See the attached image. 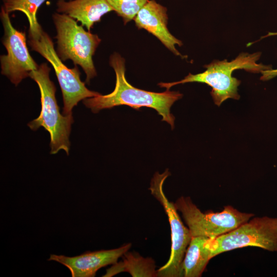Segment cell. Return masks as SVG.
Here are the masks:
<instances>
[{
    "label": "cell",
    "mask_w": 277,
    "mask_h": 277,
    "mask_svg": "<svg viewBox=\"0 0 277 277\" xmlns=\"http://www.w3.org/2000/svg\"><path fill=\"white\" fill-rule=\"evenodd\" d=\"M261 54V53L259 52L252 54L242 52L230 62L227 60H214L210 64L204 66L206 70L203 72L196 74L189 73L180 81L160 83L158 85L169 90L171 87L177 84L190 82L205 83L212 88L210 93L213 100L217 106H220L228 98H240L238 87L241 81L232 77L233 71L244 69L250 72L263 73L265 71L272 69L270 66L256 63Z\"/></svg>",
    "instance_id": "cell-2"
},
{
    "label": "cell",
    "mask_w": 277,
    "mask_h": 277,
    "mask_svg": "<svg viewBox=\"0 0 277 277\" xmlns=\"http://www.w3.org/2000/svg\"><path fill=\"white\" fill-rule=\"evenodd\" d=\"M123 261L116 262L107 270L103 276H112L121 272H128L132 276H157L155 262L151 258H145L137 253L126 252Z\"/></svg>",
    "instance_id": "cell-14"
},
{
    "label": "cell",
    "mask_w": 277,
    "mask_h": 277,
    "mask_svg": "<svg viewBox=\"0 0 277 277\" xmlns=\"http://www.w3.org/2000/svg\"><path fill=\"white\" fill-rule=\"evenodd\" d=\"M131 247V244L128 243L117 248L87 252L73 257L51 254L48 260L67 267L72 277H93L100 268L116 263Z\"/></svg>",
    "instance_id": "cell-10"
},
{
    "label": "cell",
    "mask_w": 277,
    "mask_h": 277,
    "mask_svg": "<svg viewBox=\"0 0 277 277\" xmlns=\"http://www.w3.org/2000/svg\"><path fill=\"white\" fill-rule=\"evenodd\" d=\"M149 0H107L125 24L133 19Z\"/></svg>",
    "instance_id": "cell-16"
},
{
    "label": "cell",
    "mask_w": 277,
    "mask_h": 277,
    "mask_svg": "<svg viewBox=\"0 0 277 277\" xmlns=\"http://www.w3.org/2000/svg\"><path fill=\"white\" fill-rule=\"evenodd\" d=\"M50 68L42 63L36 70L30 73L29 77L37 84L41 93V111L39 116L28 124L32 130L44 127L50 135V153L54 154L64 150L69 154V135L73 122L72 114L62 115L55 97L56 87L50 80Z\"/></svg>",
    "instance_id": "cell-3"
},
{
    "label": "cell",
    "mask_w": 277,
    "mask_h": 277,
    "mask_svg": "<svg viewBox=\"0 0 277 277\" xmlns=\"http://www.w3.org/2000/svg\"><path fill=\"white\" fill-rule=\"evenodd\" d=\"M109 64L116 75L115 86L113 91L106 95L87 98L83 104L94 113L104 109L126 105L135 110L146 107L155 109L162 116V121L168 123L173 129L174 116L170 113L173 103L181 98L183 94L179 91L166 90L154 92L135 88L128 82L125 76V61L117 53L112 54Z\"/></svg>",
    "instance_id": "cell-1"
},
{
    "label": "cell",
    "mask_w": 277,
    "mask_h": 277,
    "mask_svg": "<svg viewBox=\"0 0 277 277\" xmlns=\"http://www.w3.org/2000/svg\"><path fill=\"white\" fill-rule=\"evenodd\" d=\"M46 0H3V7L8 12L18 11L26 16L29 24V31H34L41 26L38 24L36 13Z\"/></svg>",
    "instance_id": "cell-15"
},
{
    "label": "cell",
    "mask_w": 277,
    "mask_h": 277,
    "mask_svg": "<svg viewBox=\"0 0 277 277\" xmlns=\"http://www.w3.org/2000/svg\"><path fill=\"white\" fill-rule=\"evenodd\" d=\"M212 258L221 253L248 246L277 251V217H255L236 228L206 242Z\"/></svg>",
    "instance_id": "cell-6"
},
{
    "label": "cell",
    "mask_w": 277,
    "mask_h": 277,
    "mask_svg": "<svg viewBox=\"0 0 277 277\" xmlns=\"http://www.w3.org/2000/svg\"><path fill=\"white\" fill-rule=\"evenodd\" d=\"M167 8L150 0L141 9L133 19L138 29H144L155 36L161 43L175 55L184 58L176 49L175 45L181 46L182 42L172 35L168 27Z\"/></svg>",
    "instance_id": "cell-11"
},
{
    "label": "cell",
    "mask_w": 277,
    "mask_h": 277,
    "mask_svg": "<svg viewBox=\"0 0 277 277\" xmlns=\"http://www.w3.org/2000/svg\"><path fill=\"white\" fill-rule=\"evenodd\" d=\"M28 38V43L32 50L46 58L55 71L63 95L64 115L72 114L73 108L80 101L100 94L85 86L76 66L69 68L63 63L54 49L52 40L41 26L36 31H29Z\"/></svg>",
    "instance_id": "cell-5"
},
{
    "label": "cell",
    "mask_w": 277,
    "mask_h": 277,
    "mask_svg": "<svg viewBox=\"0 0 277 277\" xmlns=\"http://www.w3.org/2000/svg\"><path fill=\"white\" fill-rule=\"evenodd\" d=\"M1 19L4 30L2 43L7 51L6 54L0 56L1 73L17 86L29 77L30 73L36 70L38 65L29 52L25 33L13 26L9 13L3 7Z\"/></svg>",
    "instance_id": "cell-9"
},
{
    "label": "cell",
    "mask_w": 277,
    "mask_h": 277,
    "mask_svg": "<svg viewBox=\"0 0 277 277\" xmlns=\"http://www.w3.org/2000/svg\"><path fill=\"white\" fill-rule=\"evenodd\" d=\"M56 6L57 12L80 22L89 31L104 15L114 11L107 0H58Z\"/></svg>",
    "instance_id": "cell-12"
},
{
    "label": "cell",
    "mask_w": 277,
    "mask_h": 277,
    "mask_svg": "<svg viewBox=\"0 0 277 277\" xmlns=\"http://www.w3.org/2000/svg\"><path fill=\"white\" fill-rule=\"evenodd\" d=\"M209 238L192 236L186 250L181 268V276L199 277L212 258L210 250L206 245Z\"/></svg>",
    "instance_id": "cell-13"
},
{
    "label": "cell",
    "mask_w": 277,
    "mask_h": 277,
    "mask_svg": "<svg viewBox=\"0 0 277 277\" xmlns=\"http://www.w3.org/2000/svg\"><path fill=\"white\" fill-rule=\"evenodd\" d=\"M174 205L182 213L192 237L216 238L236 228L254 215L241 212L230 205L220 212L203 213L189 197H179Z\"/></svg>",
    "instance_id": "cell-7"
},
{
    "label": "cell",
    "mask_w": 277,
    "mask_h": 277,
    "mask_svg": "<svg viewBox=\"0 0 277 277\" xmlns=\"http://www.w3.org/2000/svg\"><path fill=\"white\" fill-rule=\"evenodd\" d=\"M170 175L168 169L163 173L156 172L149 188L151 194L163 207L171 230L170 255L167 263L157 270L159 277H181V265L192 238L190 230L183 223L174 203L169 201L164 192V183Z\"/></svg>",
    "instance_id": "cell-8"
},
{
    "label": "cell",
    "mask_w": 277,
    "mask_h": 277,
    "mask_svg": "<svg viewBox=\"0 0 277 277\" xmlns=\"http://www.w3.org/2000/svg\"><path fill=\"white\" fill-rule=\"evenodd\" d=\"M52 18L57 33V55L63 61L70 60L75 66H80L89 84L97 75L92 57L101 39L97 34L86 31L75 19L66 14L55 13Z\"/></svg>",
    "instance_id": "cell-4"
}]
</instances>
